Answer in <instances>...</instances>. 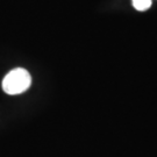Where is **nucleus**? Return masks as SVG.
<instances>
[{"label": "nucleus", "mask_w": 157, "mask_h": 157, "mask_svg": "<svg viewBox=\"0 0 157 157\" xmlns=\"http://www.w3.org/2000/svg\"><path fill=\"white\" fill-rule=\"evenodd\" d=\"M30 85H32L30 73L23 67L13 69L2 79V90L10 95L21 94L28 90Z\"/></svg>", "instance_id": "obj_1"}, {"label": "nucleus", "mask_w": 157, "mask_h": 157, "mask_svg": "<svg viewBox=\"0 0 157 157\" xmlns=\"http://www.w3.org/2000/svg\"><path fill=\"white\" fill-rule=\"evenodd\" d=\"M132 1H133V6L135 10L140 12L147 11L151 6V0H132Z\"/></svg>", "instance_id": "obj_2"}]
</instances>
